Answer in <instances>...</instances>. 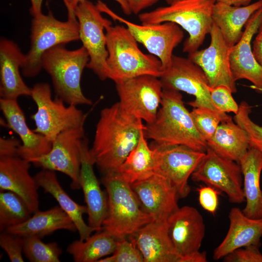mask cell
<instances>
[{
    "instance_id": "obj_1",
    "label": "cell",
    "mask_w": 262,
    "mask_h": 262,
    "mask_svg": "<svg viewBox=\"0 0 262 262\" xmlns=\"http://www.w3.org/2000/svg\"><path fill=\"white\" fill-rule=\"evenodd\" d=\"M145 128L142 120L125 112L118 102L101 110L89 151L103 175L118 171Z\"/></svg>"
},
{
    "instance_id": "obj_2",
    "label": "cell",
    "mask_w": 262,
    "mask_h": 262,
    "mask_svg": "<svg viewBox=\"0 0 262 262\" xmlns=\"http://www.w3.org/2000/svg\"><path fill=\"white\" fill-rule=\"evenodd\" d=\"M144 134L158 146L182 145L202 152L208 148L184 105L182 95L173 89L163 88L156 118L145 125Z\"/></svg>"
},
{
    "instance_id": "obj_3",
    "label": "cell",
    "mask_w": 262,
    "mask_h": 262,
    "mask_svg": "<svg viewBox=\"0 0 262 262\" xmlns=\"http://www.w3.org/2000/svg\"><path fill=\"white\" fill-rule=\"evenodd\" d=\"M105 31L110 79L115 82L144 75L161 76L164 69L160 60L144 53L126 26L111 25Z\"/></svg>"
},
{
    "instance_id": "obj_4",
    "label": "cell",
    "mask_w": 262,
    "mask_h": 262,
    "mask_svg": "<svg viewBox=\"0 0 262 262\" xmlns=\"http://www.w3.org/2000/svg\"><path fill=\"white\" fill-rule=\"evenodd\" d=\"M215 0H176L168 6L140 13L142 23H174L188 33L183 51L188 54L198 50L213 24L212 12Z\"/></svg>"
},
{
    "instance_id": "obj_5",
    "label": "cell",
    "mask_w": 262,
    "mask_h": 262,
    "mask_svg": "<svg viewBox=\"0 0 262 262\" xmlns=\"http://www.w3.org/2000/svg\"><path fill=\"white\" fill-rule=\"evenodd\" d=\"M102 182L106 189L108 202L103 230L120 240L126 238L153 220L142 210L130 184L118 171L104 175Z\"/></svg>"
},
{
    "instance_id": "obj_6",
    "label": "cell",
    "mask_w": 262,
    "mask_h": 262,
    "mask_svg": "<svg viewBox=\"0 0 262 262\" xmlns=\"http://www.w3.org/2000/svg\"><path fill=\"white\" fill-rule=\"evenodd\" d=\"M89 60L83 46L68 50L64 45H59L46 51L42 57V68L50 76L56 97L68 105L92 104L81 87L82 74Z\"/></svg>"
},
{
    "instance_id": "obj_7",
    "label": "cell",
    "mask_w": 262,
    "mask_h": 262,
    "mask_svg": "<svg viewBox=\"0 0 262 262\" xmlns=\"http://www.w3.org/2000/svg\"><path fill=\"white\" fill-rule=\"evenodd\" d=\"M67 19L61 21L49 11L33 17L31 30V45L25 54L22 67L23 75L27 78L37 76L42 68L44 54L59 46L80 40L79 23L74 13H67Z\"/></svg>"
},
{
    "instance_id": "obj_8",
    "label": "cell",
    "mask_w": 262,
    "mask_h": 262,
    "mask_svg": "<svg viewBox=\"0 0 262 262\" xmlns=\"http://www.w3.org/2000/svg\"><path fill=\"white\" fill-rule=\"evenodd\" d=\"M31 97L37 106V111L31 115L35 125L33 131L50 142L63 131L84 126L87 115L77 106H66L56 97L52 99L48 83L35 84L32 88Z\"/></svg>"
},
{
    "instance_id": "obj_9",
    "label": "cell",
    "mask_w": 262,
    "mask_h": 262,
    "mask_svg": "<svg viewBox=\"0 0 262 262\" xmlns=\"http://www.w3.org/2000/svg\"><path fill=\"white\" fill-rule=\"evenodd\" d=\"M101 13L97 5L88 0L79 4L74 10L79 23L80 40L89 57L87 67L100 80L105 81L110 79L105 30L112 23Z\"/></svg>"
},
{
    "instance_id": "obj_10",
    "label": "cell",
    "mask_w": 262,
    "mask_h": 262,
    "mask_svg": "<svg viewBox=\"0 0 262 262\" xmlns=\"http://www.w3.org/2000/svg\"><path fill=\"white\" fill-rule=\"evenodd\" d=\"M97 5L101 12L125 25L137 42L160 60L164 70L170 65L174 49L184 37L183 32L179 25L171 22L137 24L118 15L100 1Z\"/></svg>"
},
{
    "instance_id": "obj_11",
    "label": "cell",
    "mask_w": 262,
    "mask_h": 262,
    "mask_svg": "<svg viewBox=\"0 0 262 262\" xmlns=\"http://www.w3.org/2000/svg\"><path fill=\"white\" fill-rule=\"evenodd\" d=\"M115 83L121 107L146 124L152 122L162 99L163 87L160 78L144 75Z\"/></svg>"
},
{
    "instance_id": "obj_12",
    "label": "cell",
    "mask_w": 262,
    "mask_h": 262,
    "mask_svg": "<svg viewBox=\"0 0 262 262\" xmlns=\"http://www.w3.org/2000/svg\"><path fill=\"white\" fill-rule=\"evenodd\" d=\"M170 241L182 262H206V253L200 252L205 233L203 217L195 208L184 206L167 220Z\"/></svg>"
},
{
    "instance_id": "obj_13",
    "label": "cell",
    "mask_w": 262,
    "mask_h": 262,
    "mask_svg": "<svg viewBox=\"0 0 262 262\" xmlns=\"http://www.w3.org/2000/svg\"><path fill=\"white\" fill-rule=\"evenodd\" d=\"M155 150V173L165 178L176 189L180 198L188 196V180L204 157L206 152L182 145L158 146L151 143Z\"/></svg>"
},
{
    "instance_id": "obj_14",
    "label": "cell",
    "mask_w": 262,
    "mask_h": 262,
    "mask_svg": "<svg viewBox=\"0 0 262 262\" xmlns=\"http://www.w3.org/2000/svg\"><path fill=\"white\" fill-rule=\"evenodd\" d=\"M242 175L238 163L222 157L208 147L191 178L225 193L230 202L240 204L246 201Z\"/></svg>"
},
{
    "instance_id": "obj_15",
    "label": "cell",
    "mask_w": 262,
    "mask_h": 262,
    "mask_svg": "<svg viewBox=\"0 0 262 262\" xmlns=\"http://www.w3.org/2000/svg\"><path fill=\"white\" fill-rule=\"evenodd\" d=\"M84 135V126L62 132L52 142L50 150L31 163L42 169L66 174L71 180V188L80 189L81 148Z\"/></svg>"
},
{
    "instance_id": "obj_16",
    "label": "cell",
    "mask_w": 262,
    "mask_h": 262,
    "mask_svg": "<svg viewBox=\"0 0 262 262\" xmlns=\"http://www.w3.org/2000/svg\"><path fill=\"white\" fill-rule=\"evenodd\" d=\"M163 88L183 91L195 97L188 104L193 108L218 111L212 101L211 87L202 69L188 58L173 55L170 65L159 78Z\"/></svg>"
},
{
    "instance_id": "obj_17",
    "label": "cell",
    "mask_w": 262,
    "mask_h": 262,
    "mask_svg": "<svg viewBox=\"0 0 262 262\" xmlns=\"http://www.w3.org/2000/svg\"><path fill=\"white\" fill-rule=\"evenodd\" d=\"M209 34L211 36L209 46L188 54V58L202 69L211 88L225 86L232 93H235L236 82L233 78L229 62L230 47L213 22Z\"/></svg>"
},
{
    "instance_id": "obj_18",
    "label": "cell",
    "mask_w": 262,
    "mask_h": 262,
    "mask_svg": "<svg viewBox=\"0 0 262 262\" xmlns=\"http://www.w3.org/2000/svg\"><path fill=\"white\" fill-rule=\"evenodd\" d=\"M142 210L154 221H165L179 207L176 189L156 173L130 184Z\"/></svg>"
},
{
    "instance_id": "obj_19",
    "label": "cell",
    "mask_w": 262,
    "mask_h": 262,
    "mask_svg": "<svg viewBox=\"0 0 262 262\" xmlns=\"http://www.w3.org/2000/svg\"><path fill=\"white\" fill-rule=\"evenodd\" d=\"M262 25V7L249 18L241 39L230 48L229 54L230 68L234 81L247 80L259 93L262 92V67L253 54L251 40Z\"/></svg>"
},
{
    "instance_id": "obj_20",
    "label": "cell",
    "mask_w": 262,
    "mask_h": 262,
    "mask_svg": "<svg viewBox=\"0 0 262 262\" xmlns=\"http://www.w3.org/2000/svg\"><path fill=\"white\" fill-rule=\"evenodd\" d=\"M31 164L17 154L0 156V189L16 194L33 213L38 210V186L30 174Z\"/></svg>"
},
{
    "instance_id": "obj_21",
    "label": "cell",
    "mask_w": 262,
    "mask_h": 262,
    "mask_svg": "<svg viewBox=\"0 0 262 262\" xmlns=\"http://www.w3.org/2000/svg\"><path fill=\"white\" fill-rule=\"evenodd\" d=\"M128 237L144 262H182L169 238L167 221L152 220Z\"/></svg>"
},
{
    "instance_id": "obj_22",
    "label": "cell",
    "mask_w": 262,
    "mask_h": 262,
    "mask_svg": "<svg viewBox=\"0 0 262 262\" xmlns=\"http://www.w3.org/2000/svg\"><path fill=\"white\" fill-rule=\"evenodd\" d=\"M88 145V140L85 137L82 144L80 183L87 208L88 225L98 231L102 229V224L107 214L108 197L101 189L94 172L95 164Z\"/></svg>"
},
{
    "instance_id": "obj_23",
    "label": "cell",
    "mask_w": 262,
    "mask_h": 262,
    "mask_svg": "<svg viewBox=\"0 0 262 262\" xmlns=\"http://www.w3.org/2000/svg\"><path fill=\"white\" fill-rule=\"evenodd\" d=\"M0 108L6 119L7 126L16 132L21 141L17 150L20 157L31 163L33 160L46 154L50 150L52 142L29 128L17 99L0 98Z\"/></svg>"
},
{
    "instance_id": "obj_24",
    "label": "cell",
    "mask_w": 262,
    "mask_h": 262,
    "mask_svg": "<svg viewBox=\"0 0 262 262\" xmlns=\"http://www.w3.org/2000/svg\"><path fill=\"white\" fill-rule=\"evenodd\" d=\"M25 54L13 41L5 37L0 40V96L17 99L21 96H31L32 88L24 82L20 73Z\"/></svg>"
},
{
    "instance_id": "obj_25",
    "label": "cell",
    "mask_w": 262,
    "mask_h": 262,
    "mask_svg": "<svg viewBox=\"0 0 262 262\" xmlns=\"http://www.w3.org/2000/svg\"><path fill=\"white\" fill-rule=\"evenodd\" d=\"M229 226L222 242L213 251V258L217 261L234 250L251 245L260 246L262 236V218L246 216L237 207L231 209L229 214Z\"/></svg>"
},
{
    "instance_id": "obj_26",
    "label": "cell",
    "mask_w": 262,
    "mask_h": 262,
    "mask_svg": "<svg viewBox=\"0 0 262 262\" xmlns=\"http://www.w3.org/2000/svg\"><path fill=\"white\" fill-rule=\"evenodd\" d=\"M34 177L38 187H41L46 193L51 195L73 221L80 240H86L96 231L83 219V214L87 213L86 206L79 204L69 196L60 185L55 171L42 169Z\"/></svg>"
},
{
    "instance_id": "obj_27",
    "label": "cell",
    "mask_w": 262,
    "mask_h": 262,
    "mask_svg": "<svg viewBox=\"0 0 262 262\" xmlns=\"http://www.w3.org/2000/svg\"><path fill=\"white\" fill-rule=\"evenodd\" d=\"M238 163L244 177L243 190L246 201L242 212L251 218H262V191L260 186L262 152L249 147Z\"/></svg>"
},
{
    "instance_id": "obj_28",
    "label": "cell",
    "mask_w": 262,
    "mask_h": 262,
    "mask_svg": "<svg viewBox=\"0 0 262 262\" xmlns=\"http://www.w3.org/2000/svg\"><path fill=\"white\" fill-rule=\"evenodd\" d=\"M262 7V0L240 7L219 2L215 3L212 12L213 21L229 47L239 41L243 34L244 27L251 16Z\"/></svg>"
},
{
    "instance_id": "obj_29",
    "label": "cell",
    "mask_w": 262,
    "mask_h": 262,
    "mask_svg": "<svg viewBox=\"0 0 262 262\" xmlns=\"http://www.w3.org/2000/svg\"><path fill=\"white\" fill-rule=\"evenodd\" d=\"M61 229L77 231L69 216L60 206H55L46 211L38 210L25 222L6 230L22 237L35 236L41 238Z\"/></svg>"
},
{
    "instance_id": "obj_30",
    "label": "cell",
    "mask_w": 262,
    "mask_h": 262,
    "mask_svg": "<svg viewBox=\"0 0 262 262\" xmlns=\"http://www.w3.org/2000/svg\"><path fill=\"white\" fill-rule=\"evenodd\" d=\"M206 142L217 154L237 163L249 147L247 133L232 119L222 122Z\"/></svg>"
},
{
    "instance_id": "obj_31",
    "label": "cell",
    "mask_w": 262,
    "mask_h": 262,
    "mask_svg": "<svg viewBox=\"0 0 262 262\" xmlns=\"http://www.w3.org/2000/svg\"><path fill=\"white\" fill-rule=\"evenodd\" d=\"M144 131L136 147L120 165L118 172L130 184L147 178L155 173L154 149L147 143Z\"/></svg>"
},
{
    "instance_id": "obj_32",
    "label": "cell",
    "mask_w": 262,
    "mask_h": 262,
    "mask_svg": "<svg viewBox=\"0 0 262 262\" xmlns=\"http://www.w3.org/2000/svg\"><path fill=\"white\" fill-rule=\"evenodd\" d=\"M116 242L113 235L102 229L84 241H73L66 251L75 262H97L114 253Z\"/></svg>"
},
{
    "instance_id": "obj_33",
    "label": "cell",
    "mask_w": 262,
    "mask_h": 262,
    "mask_svg": "<svg viewBox=\"0 0 262 262\" xmlns=\"http://www.w3.org/2000/svg\"><path fill=\"white\" fill-rule=\"evenodd\" d=\"M32 213L26 203L16 194L9 191H0L1 232L25 222Z\"/></svg>"
},
{
    "instance_id": "obj_34",
    "label": "cell",
    "mask_w": 262,
    "mask_h": 262,
    "mask_svg": "<svg viewBox=\"0 0 262 262\" xmlns=\"http://www.w3.org/2000/svg\"><path fill=\"white\" fill-rule=\"evenodd\" d=\"M23 238V254L32 262H59L62 250L55 242L43 243L40 238Z\"/></svg>"
},
{
    "instance_id": "obj_35",
    "label": "cell",
    "mask_w": 262,
    "mask_h": 262,
    "mask_svg": "<svg viewBox=\"0 0 262 262\" xmlns=\"http://www.w3.org/2000/svg\"><path fill=\"white\" fill-rule=\"evenodd\" d=\"M190 114L196 129L206 141L222 122L232 119L226 113L207 108H194Z\"/></svg>"
},
{
    "instance_id": "obj_36",
    "label": "cell",
    "mask_w": 262,
    "mask_h": 262,
    "mask_svg": "<svg viewBox=\"0 0 262 262\" xmlns=\"http://www.w3.org/2000/svg\"><path fill=\"white\" fill-rule=\"evenodd\" d=\"M239 107L238 112L234 116L235 122L247 133L249 147L262 152V126L258 125L250 118L251 107L246 102L242 101Z\"/></svg>"
},
{
    "instance_id": "obj_37",
    "label": "cell",
    "mask_w": 262,
    "mask_h": 262,
    "mask_svg": "<svg viewBox=\"0 0 262 262\" xmlns=\"http://www.w3.org/2000/svg\"><path fill=\"white\" fill-rule=\"evenodd\" d=\"M98 262H144L138 248L126 238L117 240L115 249L110 256L103 258Z\"/></svg>"
},
{
    "instance_id": "obj_38",
    "label": "cell",
    "mask_w": 262,
    "mask_h": 262,
    "mask_svg": "<svg viewBox=\"0 0 262 262\" xmlns=\"http://www.w3.org/2000/svg\"><path fill=\"white\" fill-rule=\"evenodd\" d=\"M0 246L6 252L11 262H23V238L6 230L1 232Z\"/></svg>"
},
{
    "instance_id": "obj_39",
    "label": "cell",
    "mask_w": 262,
    "mask_h": 262,
    "mask_svg": "<svg viewBox=\"0 0 262 262\" xmlns=\"http://www.w3.org/2000/svg\"><path fill=\"white\" fill-rule=\"evenodd\" d=\"M211 97L217 109L224 113H233L235 115L239 110V105L233 98L231 91L225 86L211 88Z\"/></svg>"
},
{
    "instance_id": "obj_40",
    "label": "cell",
    "mask_w": 262,
    "mask_h": 262,
    "mask_svg": "<svg viewBox=\"0 0 262 262\" xmlns=\"http://www.w3.org/2000/svg\"><path fill=\"white\" fill-rule=\"evenodd\" d=\"M260 246L254 245L241 247L229 253L223 258L225 262H262Z\"/></svg>"
},
{
    "instance_id": "obj_41",
    "label": "cell",
    "mask_w": 262,
    "mask_h": 262,
    "mask_svg": "<svg viewBox=\"0 0 262 262\" xmlns=\"http://www.w3.org/2000/svg\"><path fill=\"white\" fill-rule=\"evenodd\" d=\"M197 191L199 202L201 206L205 210L214 214L218 206V196L221 192L207 185L200 187Z\"/></svg>"
},
{
    "instance_id": "obj_42",
    "label": "cell",
    "mask_w": 262,
    "mask_h": 262,
    "mask_svg": "<svg viewBox=\"0 0 262 262\" xmlns=\"http://www.w3.org/2000/svg\"><path fill=\"white\" fill-rule=\"evenodd\" d=\"M20 145L19 141L15 137H0V156L17 154L18 148Z\"/></svg>"
},
{
    "instance_id": "obj_43",
    "label": "cell",
    "mask_w": 262,
    "mask_h": 262,
    "mask_svg": "<svg viewBox=\"0 0 262 262\" xmlns=\"http://www.w3.org/2000/svg\"><path fill=\"white\" fill-rule=\"evenodd\" d=\"M86 0H63L67 9V12L74 13L76 7L80 3ZM120 6L123 13L127 15H131L132 12L127 0H114Z\"/></svg>"
},
{
    "instance_id": "obj_44",
    "label": "cell",
    "mask_w": 262,
    "mask_h": 262,
    "mask_svg": "<svg viewBox=\"0 0 262 262\" xmlns=\"http://www.w3.org/2000/svg\"><path fill=\"white\" fill-rule=\"evenodd\" d=\"M131 11L137 15L143 10L156 3L159 0H127Z\"/></svg>"
},
{
    "instance_id": "obj_45",
    "label": "cell",
    "mask_w": 262,
    "mask_h": 262,
    "mask_svg": "<svg viewBox=\"0 0 262 262\" xmlns=\"http://www.w3.org/2000/svg\"><path fill=\"white\" fill-rule=\"evenodd\" d=\"M252 49L256 60L262 67V38H255L252 43Z\"/></svg>"
},
{
    "instance_id": "obj_46",
    "label": "cell",
    "mask_w": 262,
    "mask_h": 262,
    "mask_svg": "<svg viewBox=\"0 0 262 262\" xmlns=\"http://www.w3.org/2000/svg\"><path fill=\"white\" fill-rule=\"evenodd\" d=\"M31 4L30 13L33 17H36L41 14L43 0H30Z\"/></svg>"
},
{
    "instance_id": "obj_47",
    "label": "cell",
    "mask_w": 262,
    "mask_h": 262,
    "mask_svg": "<svg viewBox=\"0 0 262 262\" xmlns=\"http://www.w3.org/2000/svg\"><path fill=\"white\" fill-rule=\"evenodd\" d=\"M216 2H222L229 5L240 7L248 5L251 0H215Z\"/></svg>"
},
{
    "instance_id": "obj_48",
    "label": "cell",
    "mask_w": 262,
    "mask_h": 262,
    "mask_svg": "<svg viewBox=\"0 0 262 262\" xmlns=\"http://www.w3.org/2000/svg\"><path fill=\"white\" fill-rule=\"evenodd\" d=\"M256 38H262V25L259 29L258 33L256 37Z\"/></svg>"
},
{
    "instance_id": "obj_49",
    "label": "cell",
    "mask_w": 262,
    "mask_h": 262,
    "mask_svg": "<svg viewBox=\"0 0 262 262\" xmlns=\"http://www.w3.org/2000/svg\"><path fill=\"white\" fill-rule=\"evenodd\" d=\"M168 4H170L176 0H164Z\"/></svg>"
}]
</instances>
